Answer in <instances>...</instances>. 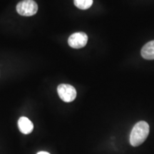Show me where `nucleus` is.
<instances>
[{
    "label": "nucleus",
    "mask_w": 154,
    "mask_h": 154,
    "mask_svg": "<svg viewBox=\"0 0 154 154\" xmlns=\"http://www.w3.org/2000/svg\"><path fill=\"white\" fill-rule=\"evenodd\" d=\"M149 134V125L146 121H139L134 126L130 135V143L138 146L145 141Z\"/></svg>",
    "instance_id": "obj_1"
},
{
    "label": "nucleus",
    "mask_w": 154,
    "mask_h": 154,
    "mask_svg": "<svg viewBox=\"0 0 154 154\" xmlns=\"http://www.w3.org/2000/svg\"><path fill=\"white\" fill-rule=\"evenodd\" d=\"M17 11L22 16H33L37 12L38 5L34 0H23L17 5Z\"/></svg>",
    "instance_id": "obj_2"
},
{
    "label": "nucleus",
    "mask_w": 154,
    "mask_h": 154,
    "mask_svg": "<svg viewBox=\"0 0 154 154\" xmlns=\"http://www.w3.org/2000/svg\"><path fill=\"white\" fill-rule=\"evenodd\" d=\"M57 92L60 99L64 102H72L76 97V89L69 84H60L57 88Z\"/></svg>",
    "instance_id": "obj_3"
},
{
    "label": "nucleus",
    "mask_w": 154,
    "mask_h": 154,
    "mask_svg": "<svg viewBox=\"0 0 154 154\" xmlns=\"http://www.w3.org/2000/svg\"><path fill=\"white\" fill-rule=\"evenodd\" d=\"M88 36L84 32H76L69 36L68 44L74 49H81L86 45Z\"/></svg>",
    "instance_id": "obj_4"
},
{
    "label": "nucleus",
    "mask_w": 154,
    "mask_h": 154,
    "mask_svg": "<svg viewBox=\"0 0 154 154\" xmlns=\"http://www.w3.org/2000/svg\"><path fill=\"white\" fill-rule=\"evenodd\" d=\"M18 126L20 131L24 134H29L34 129V125L29 119L26 117L22 116L18 121Z\"/></svg>",
    "instance_id": "obj_5"
},
{
    "label": "nucleus",
    "mask_w": 154,
    "mask_h": 154,
    "mask_svg": "<svg viewBox=\"0 0 154 154\" xmlns=\"http://www.w3.org/2000/svg\"><path fill=\"white\" fill-rule=\"evenodd\" d=\"M141 56L147 60L154 59V40L148 42L141 49Z\"/></svg>",
    "instance_id": "obj_6"
},
{
    "label": "nucleus",
    "mask_w": 154,
    "mask_h": 154,
    "mask_svg": "<svg viewBox=\"0 0 154 154\" xmlns=\"http://www.w3.org/2000/svg\"><path fill=\"white\" fill-rule=\"evenodd\" d=\"M74 5L80 9H88L93 5V0H74Z\"/></svg>",
    "instance_id": "obj_7"
},
{
    "label": "nucleus",
    "mask_w": 154,
    "mask_h": 154,
    "mask_svg": "<svg viewBox=\"0 0 154 154\" xmlns=\"http://www.w3.org/2000/svg\"><path fill=\"white\" fill-rule=\"evenodd\" d=\"M37 154H50V153H48V152H45V151H40V152H38Z\"/></svg>",
    "instance_id": "obj_8"
}]
</instances>
